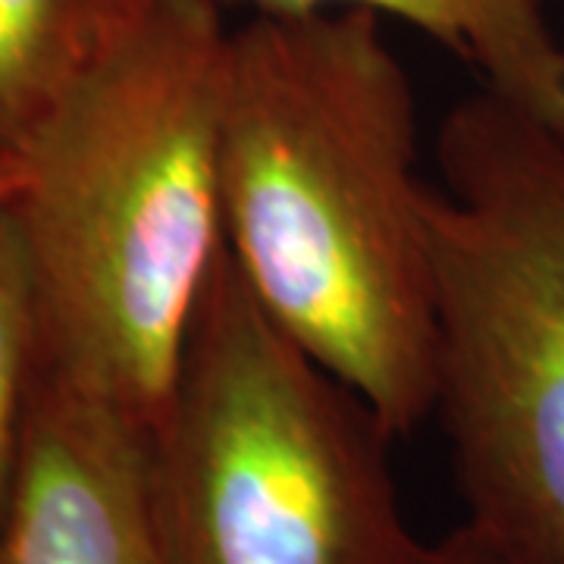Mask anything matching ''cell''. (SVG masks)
I'll return each mask as SVG.
<instances>
[{
    "label": "cell",
    "mask_w": 564,
    "mask_h": 564,
    "mask_svg": "<svg viewBox=\"0 0 564 564\" xmlns=\"http://www.w3.org/2000/svg\"><path fill=\"white\" fill-rule=\"evenodd\" d=\"M226 251L263 311L404 440L433 414L417 95L370 10L254 13L220 113Z\"/></svg>",
    "instance_id": "6da1fadb"
},
{
    "label": "cell",
    "mask_w": 564,
    "mask_h": 564,
    "mask_svg": "<svg viewBox=\"0 0 564 564\" xmlns=\"http://www.w3.org/2000/svg\"><path fill=\"white\" fill-rule=\"evenodd\" d=\"M220 0H148L22 148L44 370L151 430L217 270Z\"/></svg>",
    "instance_id": "7a4b0ae2"
},
{
    "label": "cell",
    "mask_w": 564,
    "mask_h": 564,
    "mask_svg": "<svg viewBox=\"0 0 564 564\" xmlns=\"http://www.w3.org/2000/svg\"><path fill=\"white\" fill-rule=\"evenodd\" d=\"M436 402L467 521L564 564V129L480 88L436 135Z\"/></svg>",
    "instance_id": "3957f363"
},
{
    "label": "cell",
    "mask_w": 564,
    "mask_h": 564,
    "mask_svg": "<svg viewBox=\"0 0 564 564\" xmlns=\"http://www.w3.org/2000/svg\"><path fill=\"white\" fill-rule=\"evenodd\" d=\"M377 411L311 358L223 248L158 421L170 564H430Z\"/></svg>",
    "instance_id": "277c9868"
},
{
    "label": "cell",
    "mask_w": 564,
    "mask_h": 564,
    "mask_svg": "<svg viewBox=\"0 0 564 564\" xmlns=\"http://www.w3.org/2000/svg\"><path fill=\"white\" fill-rule=\"evenodd\" d=\"M0 564H170L148 426L41 370Z\"/></svg>",
    "instance_id": "5b68a950"
},
{
    "label": "cell",
    "mask_w": 564,
    "mask_h": 564,
    "mask_svg": "<svg viewBox=\"0 0 564 564\" xmlns=\"http://www.w3.org/2000/svg\"><path fill=\"white\" fill-rule=\"evenodd\" d=\"M254 13L370 10L414 25L477 69L486 91L564 129V41L545 0H242Z\"/></svg>",
    "instance_id": "8992f818"
},
{
    "label": "cell",
    "mask_w": 564,
    "mask_h": 564,
    "mask_svg": "<svg viewBox=\"0 0 564 564\" xmlns=\"http://www.w3.org/2000/svg\"><path fill=\"white\" fill-rule=\"evenodd\" d=\"M148 0H0V144L22 151Z\"/></svg>",
    "instance_id": "52a82bcc"
},
{
    "label": "cell",
    "mask_w": 564,
    "mask_h": 564,
    "mask_svg": "<svg viewBox=\"0 0 564 564\" xmlns=\"http://www.w3.org/2000/svg\"><path fill=\"white\" fill-rule=\"evenodd\" d=\"M41 321L35 276L13 207L0 214V524L20 470L39 386Z\"/></svg>",
    "instance_id": "ba28073f"
},
{
    "label": "cell",
    "mask_w": 564,
    "mask_h": 564,
    "mask_svg": "<svg viewBox=\"0 0 564 564\" xmlns=\"http://www.w3.org/2000/svg\"><path fill=\"white\" fill-rule=\"evenodd\" d=\"M430 564H527L518 552L499 543L484 527L464 518L455 530H448L443 540L433 543Z\"/></svg>",
    "instance_id": "9c48e42d"
},
{
    "label": "cell",
    "mask_w": 564,
    "mask_h": 564,
    "mask_svg": "<svg viewBox=\"0 0 564 564\" xmlns=\"http://www.w3.org/2000/svg\"><path fill=\"white\" fill-rule=\"evenodd\" d=\"M22 188V154L0 144V214L17 204Z\"/></svg>",
    "instance_id": "30bf717a"
}]
</instances>
